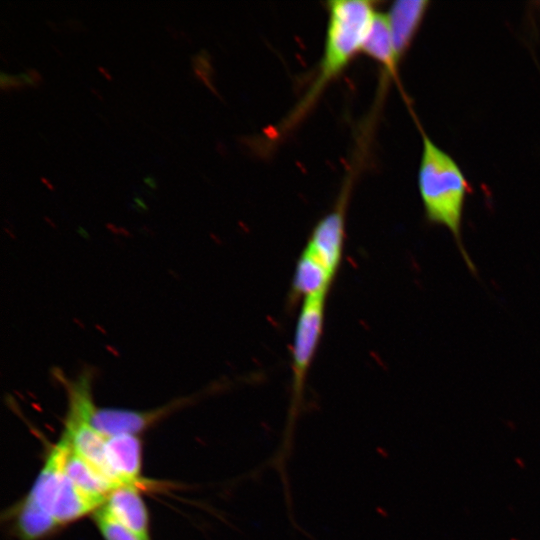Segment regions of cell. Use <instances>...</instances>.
<instances>
[{"mask_svg":"<svg viewBox=\"0 0 540 540\" xmlns=\"http://www.w3.org/2000/svg\"><path fill=\"white\" fill-rule=\"evenodd\" d=\"M102 506L139 540H150L148 512L137 486L115 488Z\"/></svg>","mask_w":540,"mask_h":540,"instance_id":"obj_10","label":"cell"},{"mask_svg":"<svg viewBox=\"0 0 540 540\" xmlns=\"http://www.w3.org/2000/svg\"><path fill=\"white\" fill-rule=\"evenodd\" d=\"M326 5L328 18L319 69L311 86L291 113V123L300 120L326 87L361 53L378 11L376 2L367 0H333Z\"/></svg>","mask_w":540,"mask_h":540,"instance_id":"obj_2","label":"cell"},{"mask_svg":"<svg viewBox=\"0 0 540 540\" xmlns=\"http://www.w3.org/2000/svg\"><path fill=\"white\" fill-rule=\"evenodd\" d=\"M57 444L64 473L82 493L99 505L104 504L108 495L119 486L76 454L66 437L62 435Z\"/></svg>","mask_w":540,"mask_h":540,"instance_id":"obj_8","label":"cell"},{"mask_svg":"<svg viewBox=\"0 0 540 540\" xmlns=\"http://www.w3.org/2000/svg\"><path fill=\"white\" fill-rule=\"evenodd\" d=\"M63 436L68 439L76 454L111 482L120 486L113 479L106 462V436L98 432L89 423L70 417L66 418Z\"/></svg>","mask_w":540,"mask_h":540,"instance_id":"obj_11","label":"cell"},{"mask_svg":"<svg viewBox=\"0 0 540 540\" xmlns=\"http://www.w3.org/2000/svg\"><path fill=\"white\" fill-rule=\"evenodd\" d=\"M328 295L329 292L317 293L304 298L300 304L291 354L292 388L295 398L303 392L321 341Z\"/></svg>","mask_w":540,"mask_h":540,"instance_id":"obj_5","label":"cell"},{"mask_svg":"<svg viewBox=\"0 0 540 540\" xmlns=\"http://www.w3.org/2000/svg\"><path fill=\"white\" fill-rule=\"evenodd\" d=\"M0 83L3 90L7 88H20L25 85L18 75H9L3 71L1 72Z\"/></svg>","mask_w":540,"mask_h":540,"instance_id":"obj_15","label":"cell"},{"mask_svg":"<svg viewBox=\"0 0 540 540\" xmlns=\"http://www.w3.org/2000/svg\"><path fill=\"white\" fill-rule=\"evenodd\" d=\"M422 150L417 186L426 220L446 228L454 238L466 265L475 271L462 239V222L471 186L457 161L439 147L426 133L416 117Z\"/></svg>","mask_w":540,"mask_h":540,"instance_id":"obj_1","label":"cell"},{"mask_svg":"<svg viewBox=\"0 0 540 540\" xmlns=\"http://www.w3.org/2000/svg\"><path fill=\"white\" fill-rule=\"evenodd\" d=\"M40 180H41V182H42L43 184H45L49 189L52 190V189L54 188L53 185H52V183H51L47 178L41 177Z\"/></svg>","mask_w":540,"mask_h":540,"instance_id":"obj_20","label":"cell"},{"mask_svg":"<svg viewBox=\"0 0 540 540\" xmlns=\"http://www.w3.org/2000/svg\"><path fill=\"white\" fill-rule=\"evenodd\" d=\"M27 496L60 525L78 520L100 506L73 484L53 454L47 455Z\"/></svg>","mask_w":540,"mask_h":540,"instance_id":"obj_4","label":"cell"},{"mask_svg":"<svg viewBox=\"0 0 540 540\" xmlns=\"http://www.w3.org/2000/svg\"><path fill=\"white\" fill-rule=\"evenodd\" d=\"M91 381L92 374L89 370L83 371L73 380L62 379L68 394L67 417L89 423L106 437L136 435L189 401L188 398L177 399L160 408L145 411L97 407L92 398Z\"/></svg>","mask_w":540,"mask_h":540,"instance_id":"obj_3","label":"cell"},{"mask_svg":"<svg viewBox=\"0 0 540 540\" xmlns=\"http://www.w3.org/2000/svg\"><path fill=\"white\" fill-rule=\"evenodd\" d=\"M27 74L30 75V77L35 81L37 85L42 82V76L36 69L34 68L27 69Z\"/></svg>","mask_w":540,"mask_h":540,"instance_id":"obj_16","label":"cell"},{"mask_svg":"<svg viewBox=\"0 0 540 540\" xmlns=\"http://www.w3.org/2000/svg\"><path fill=\"white\" fill-rule=\"evenodd\" d=\"M91 91L100 99V100H103V97L102 95L97 91L95 90V88H91Z\"/></svg>","mask_w":540,"mask_h":540,"instance_id":"obj_21","label":"cell"},{"mask_svg":"<svg viewBox=\"0 0 540 540\" xmlns=\"http://www.w3.org/2000/svg\"><path fill=\"white\" fill-rule=\"evenodd\" d=\"M361 53L375 60L388 77L399 83L398 73L401 61L394 48L386 13L377 11L364 40Z\"/></svg>","mask_w":540,"mask_h":540,"instance_id":"obj_12","label":"cell"},{"mask_svg":"<svg viewBox=\"0 0 540 540\" xmlns=\"http://www.w3.org/2000/svg\"><path fill=\"white\" fill-rule=\"evenodd\" d=\"M9 515L20 540H42L61 526L52 515L28 496L14 506Z\"/></svg>","mask_w":540,"mask_h":540,"instance_id":"obj_13","label":"cell"},{"mask_svg":"<svg viewBox=\"0 0 540 540\" xmlns=\"http://www.w3.org/2000/svg\"><path fill=\"white\" fill-rule=\"evenodd\" d=\"M106 462L117 484L137 486L142 483V444L136 435L106 437Z\"/></svg>","mask_w":540,"mask_h":540,"instance_id":"obj_7","label":"cell"},{"mask_svg":"<svg viewBox=\"0 0 540 540\" xmlns=\"http://www.w3.org/2000/svg\"><path fill=\"white\" fill-rule=\"evenodd\" d=\"M431 5L427 0L394 1L386 16L397 57L400 61L411 47Z\"/></svg>","mask_w":540,"mask_h":540,"instance_id":"obj_9","label":"cell"},{"mask_svg":"<svg viewBox=\"0 0 540 540\" xmlns=\"http://www.w3.org/2000/svg\"><path fill=\"white\" fill-rule=\"evenodd\" d=\"M144 182L153 189H155L157 187L156 179L153 176L145 177Z\"/></svg>","mask_w":540,"mask_h":540,"instance_id":"obj_18","label":"cell"},{"mask_svg":"<svg viewBox=\"0 0 540 540\" xmlns=\"http://www.w3.org/2000/svg\"><path fill=\"white\" fill-rule=\"evenodd\" d=\"M98 71L107 79L112 80V76L109 74L108 70L102 66L98 67Z\"/></svg>","mask_w":540,"mask_h":540,"instance_id":"obj_19","label":"cell"},{"mask_svg":"<svg viewBox=\"0 0 540 540\" xmlns=\"http://www.w3.org/2000/svg\"><path fill=\"white\" fill-rule=\"evenodd\" d=\"M18 76L23 81V83L25 85H31V86H34V87L37 86L35 81L26 72H22V73L18 74Z\"/></svg>","mask_w":540,"mask_h":540,"instance_id":"obj_17","label":"cell"},{"mask_svg":"<svg viewBox=\"0 0 540 540\" xmlns=\"http://www.w3.org/2000/svg\"><path fill=\"white\" fill-rule=\"evenodd\" d=\"M94 520L105 540H139L134 533L116 520L103 506L96 510Z\"/></svg>","mask_w":540,"mask_h":540,"instance_id":"obj_14","label":"cell"},{"mask_svg":"<svg viewBox=\"0 0 540 540\" xmlns=\"http://www.w3.org/2000/svg\"><path fill=\"white\" fill-rule=\"evenodd\" d=\"M348 192L345 186L335 206L314 225L299 255L335 278L344 255Z\"/></svg>","mask_w":540,"mask_h":540,"instance_id":"obj_6","label":"cell"}]
</instances>
